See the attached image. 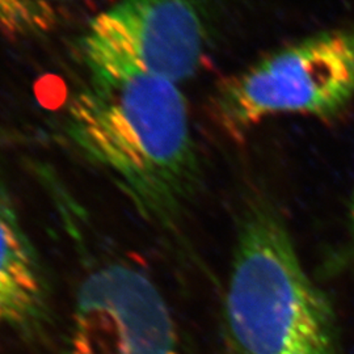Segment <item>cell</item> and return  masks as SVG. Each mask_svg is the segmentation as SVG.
Wrapping results in <instances>:
<instances>
[{"mask_svg":"<svg viewBox=\"0 0 354 354\" xmlns=\"http://www.w3.org/2000/svg\"><path fill=\"white\" fill-rule=\"evenodd\" d=\"M228 354H337L336 319L264 194L244 203L223 304Z\"/></svg>","mask_w":354,"mask_h":354,"instance_id":"cell-2","label":"cell"},{"mask_svg":"<svg viewBox=\"0 0 354 354\" xmlns=\"http://www.w3.org/2000/svg\"><path fill=\"white\" fill-rule=\"evenodd\" d=\"M212 0H118L89 26L91 76L145 73L175 84L203 67L212 46Z\"/></svg>","mask_w":354,"mask_h":354,"instance_id":"cell-4","label":"cell"},{"mask_svg":"<svg viewBox=\"0 0 354 354\" xmlns=\"http://www.w3.org/2000/svg\"><path fill=\"white\" fill-rule=\"evenodd\" d=\"M45 0H0V33L11 37L44 32L54 24Z\"/></svg>","mask_w":354,"mask_h":354,"instance_id":"cell-6","label":"cell"},{"mask_svg":"<svg viewBox=\"0 0 354 354\" xmlns=\"http://www.w3.org/2000/svg\"><path fill=\"white\" fill-rule=\"evenodd\" d=\"M49 313L50 291L44 266L0 178V327L33 333L44 328Z\"/></svg>","mask_w":354,"mask_h":354,"instance_id":"cell-5","label":"cell"},{"mask_svg":"<svg viewBox=\"0 0 354 354\" xmlns=\"http://www.w3.org/2000/svg\"><path fill=\"white\" fill-rule=\"evenodd\" d=\"M354 100V29H330L294 41L223 77L210 97L212 120L241 140L279 114L332 120Z\"/></svg>","mask_w":354,"mask_h":354,"instance_id":"cell-3","label":"cell"},{"mask_svg":"<svg viewBox=\"0 0 354 354\" xmlns=\"http://www.w3.org/2000/svg\"><path fill=\"white\" fill-rule=\"evenodd\" d=\"M67 117L76 147L109 174L140 214L175 227L203 180L178 84L145 73L91 76Z\"/></svg>","mask_w":354,"mask_h":354,"instance_id":"cell-1","label":"cell"}]
</instances>
